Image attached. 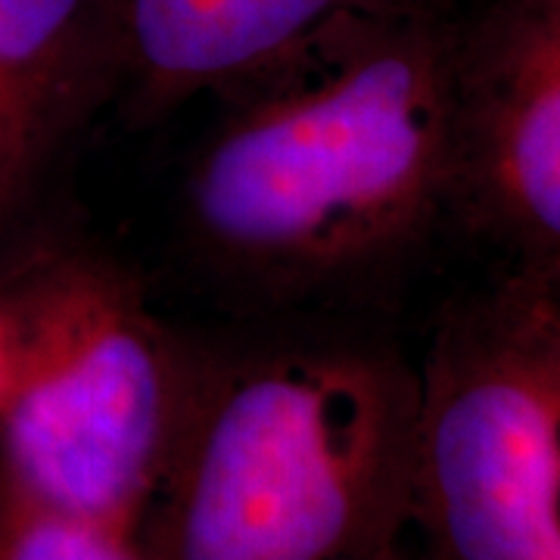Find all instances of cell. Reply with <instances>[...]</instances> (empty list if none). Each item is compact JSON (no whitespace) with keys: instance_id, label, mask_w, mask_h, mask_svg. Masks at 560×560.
Instances as JSON below:
<instances>
[{"instance_id":"6da1fadb","label":"cell","mask_w":560,"mask_h":560,"mask_svg":"<svg viewBox=\"0 0 560 560\" xmlns=\"http://www.w3.org/2000/svg\"><path fill=\"white\" fill-rule=\"evenodd\" d=\"M455 10L355 13L221 88L187 175L202 253L315 290L418 246L452 206Z\"/></svg>"},{"instance_id":"7a4b0ae2","label":"cell","mask_w":560,"mask_h":560,"mask_svg":"<svg viewBox=\"0 0 560 560\" xmlns=\"http://www.w3.org/2000/svg\"><path fill=\"white\" fill-rule=\"evenodd\" d=\"M420 374L381 346L197 355L138 526L150 560H396L411 533Z\"/></svg>"},{"instance_id":"3957f363","label":"cell","mask_w":560,"mask_h":560,"mask_svg":"<svg viewBox=\"0 0 560 560\" xmlns=\"http://www.w3.org/2000/svg\"><path fill=\"white\" fill-rule=\"evenodd\" d=\"M0 474L84 521L138 533L175 452L197 355L94 256H54L0 300Z\"/></svg>"},{"instance_id":"277c9868","label":"cell","mask_w":560,"mask_h":560,"mask_svg":"<svg viewBox=\"0 0 560 560\" xmlns=\"http://www.w3.org/2000/svg\"><path fill=\"white\" fill-rule=\"evenodd\" d=\"M411 533L423 560H560V302L504 275L418 364Z\"/></svg>"},{"instance_id":"5b68a950","label":"cell","mask_w":560,"mask_h":560,"mask_svg":"<svg viewBox=\"0 0 560 560\" xmlns=\"http://www.w3.org/2000/svg\"><path fill=\"white\" fill-rule=\"evenodd\" d=\"M448 219L508 275H560V0H492L458 20Z\"/></svg>"},{"instance_id":"8992f818","label":"cell","mask_w":560,"mask_h":560,"mask_svg":"<svg viewBox=\"0 0 560 560\" xmlns=\"http://www.w3.org/2000/svg\"><path fill=\"white\" fill-rule=\"evenodd\" d=\"M458 0H116L119 81L150 113L219 94L327 25L377 10Z\"/></svg>"},{"instance_id":"52a82bcc","label":"cell","mask_w":560,"mask_h":560,"mask_svg":"<svg viewBox=\"0 0 560 560\" xmlns=\"http://www.w3.org/2000/svg\"><path fill=\"white\" fill-rule=\"evenodd\" d=\"M109 81L116 0H0V228Z\"/></svg>"},{"instance_id":"ba28073f","label":"cell","mask_w":560,"mask_h":560,"mask_svg":"<svg viewBox=\"0 0 560 560\" xmlns=\"http://www.w3.org/2000/svg\"><path fill=\"white\" fill-rule=\"evenodd\" d=\"M0 560H150L138 533L84 521L0 474Z\"/></svg>"},{"instance_id":"9c48e42d","label":"cell","mask_w":560,"mask_h":560,"mask_svg":"<svg viewBox=\"0 0 560 560\" xmlns=\"http://www.w3.org/2000/svg\"><path fill=\"white\" fill-rule=\"evenodd\" d=\"M3 377H7V324L0 315V389H3Z\"/></svg>"},{"instance_id":"30bf717a","label":"cell","mask_w":560,"mask_h":560,"mask_svg":"<svg viewBox=\"0 0 560 560\" xmlns=\"http://www.w3.org/2000/svg\"><path fill=\"white\" fill-rule=\"evenodd\" d=\"M517 278H523V275H517ZM526 280L539 283L541 290H548V293L560 302V275H555V278H526Z\"/></svg>"},{"instance_id":"8fae6325","label":"cell","mask_w":560,"mask_h":560,"mask_svg":"<svg viewBox=\"0 0 560 560\" xmlns=\"http://www.w3.org/2000/svg\"><path fill=\"white\" fill-rule=\"evenodd\" d=\"M396 560H423V558H420L418 551H415V545L408 541V545H405V548L399 551V558H396Z\"/></svg>"}]
</instances>
